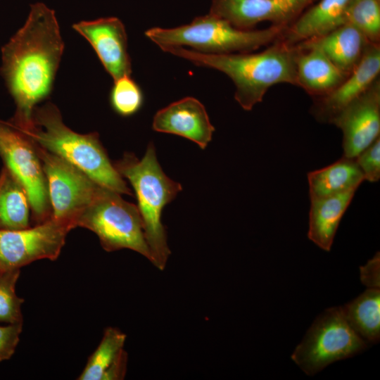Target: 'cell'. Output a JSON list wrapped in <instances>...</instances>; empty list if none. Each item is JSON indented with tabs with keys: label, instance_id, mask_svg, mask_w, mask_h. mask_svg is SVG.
Segmentation results:
<instances>
[{
	"label": "cell",
	"instance_id": "4fadbf2b",
	"mask_svg": "<svg viewBox=\"0 0 380 380\" xmlns=\"http://www.w3.org/2000/svg\"><path fill=\"white\" fill-rule=\"evenodd\" d=\"M379 72L380 44L368 43L360 61L346 79L328 94L315 98L310 113L317 121L331 124L379 77Z\"/></svg>",
	"mask_w": 380,
	"mask_h": 380
},
{
	"label": "cell",
	"instance_id": "2e32d148",
	"mask_svg": "<svg viewBox=\"0 0 380 380\" xmlns=\"http://www.w3.org/2000/svg\"><path fill=\"white\" fill-rule=\"evenodd\" d=\"M351 0H320L283 31L279 40L289 45L320 37L346 23Z\"/></svg>",
	"mask_w": 380,
	"mask_h": 380
},
{
	"label": "cell",
	"instance_id": "5b68a950",
	"mask_svg": "<svg viewBox=\"0 0 380 380\" xmlns=\"http://www.w3.org/2000/svg\"><path fill=\"white\" fill-rule=\"evenodd\" d=\"M286 27L243 30L212 13L174 28L153 27L145 35L159 47L186 46L210 54L251 52L279 39Z\"/></svg>",
	"mask_w": 380,
	"mask_h": 380
},
{
	"label": "cell",
	"instance_id": "83f0119b",
	"mask_svg": "<svg viewBox=\"0 0 380 380\" xmlns=\"http://www.w3.org/2000/svg\"><path fill=\"white\" fill-rule=\"evenodd\" d=\"M23 324L0 325V362L9 360L20 341Z\"/></svg>",
	"mask_w": 380,
	"mask_h": 380
},
{
	"label": "cell",
	"instance_id": "52a82bcc",
	"mask_svg": "<svg viewBox=\"0 0 380 380\" xmlns=\"http://www.w3.org/2000/svg\"><path fill=\"white\" fill-rule=\"evenodd\" d=\"M367 343L350 327L341 308L333 307L315 319L291 358L306 374L314 375L336 361L363 351Z\"/></svg>",
	"mask_w": 380,
	"mask_h": 380
},
{
	"label": "cell",
	"instance_id": "f546056e",
	"mask_svg": "<svg viewBox=\"0 0 380 380\" xmlns=\"http://www.w3.org/2000/svg\"><path fill=\"white\" fill-rule=\"evenodd\" d=\"M0 274H1V272H0Z\"/></svg>",
	"mask_w": 380,
	"mask_h": 380
},
{
	"label": "cell",
	"instance_id": "3957f363",
	"mask_svg": "<svg viewBox=\"0 0 380 380\" xmlns=\"http://www.w3.org/2000/svg\"><path fill=\"white\" fill-rule=\"evenodd\" d=\"M32 122L30 129L22 132L35 144L77 167L101 186L120 194L132 195L110 160L97 132L82 134L72 131L64 124L59 109L51 102L35 107Z\"/></svg>",
	"mask_w": 380,
	"mask_h": 380
},
{
	"label": "cell",
	"instance_id": "277c9868",
	"mask_svg": "<svg viewBox=\"0 0 380 380\" xmlns=\"http://www.w3.org/2000/svg\"><path fill=\"white\" fill-rule=\"evenodd\" d=\"M113 165L134 189L151 263L159 270H163L171 252L161 221L162 213L164 207L182 191V185L163 171L152 142L141 160L132 153H125Z\"/></svg>",
	"mask_w": 380,
	"mask_h": 380
},
{
	"label": "cell",
	"instance_id": "e0dca14e",
	"mask_svg": "<svg viewBox=\"0 0 380 380\" xmlns=\"http://www.w3.org/2000/svg\"><path fill=\"white\" fill-rule=\"evenodd\" d=\"M296 86L315 98L322 96L339 85L348 75L336 66L317 47L296 44Z\"/></svg>",
	"mask_w": 380,
	"mask_h": 380
},
{
	"label": "cell",
	"instance_id": "30bf717a",
	"mask_svg": "<svg viewBox=\"0 0 380 380\" xmlns=\"http://www.w3.org/2000/svg\"><path fill=\"white\" fill-rule=\"evenodd\" d=\"M75 226L53 217L18 230H0V272L20 270L34 261L56 260Z\"/></svg>",
	"mask_w": 380,
	"mask_h": 380
},
{
	"label": "cell",
	"instance_id": "603a6c76",
	"mask_svg": "<svg viewBox=\"0 0 380 380\" xmlns=\"http://www.w3.org/2000/svg\"><path fill=\"white\" fill-rule=\"evenodd\" d=\"M127 336L118 328L105 329L99 346L89 356L78 380H103L110 368L125 350Z\"/></svg>",
	"mask_w": 380,
	"mask_h": 380
},
{
	"label": "cell",
	"instance_id": "5bb4252c",
	"mask_svg": "<svg viewBox=\"0 0 380 380\" xmlns=\"http://www.w3.org/2000/svg\"><path fill=\"white\" fill-rule=\"evenodd\" d=\"M72 28L91 45L113 80L132 73L127 36L123 23L109 17L75 23Z\"/></svg>",
	"mask_w": 380,
	"mask_h": 380
},
{
	"label": "cell",
	"instance_id": "8992f818",
	"mask_svg": "<svg viewBox=\"0 0 380 380\" xmlns=\"http://www.w3.org/2000/svg\"><path fill=\"white\" fill-rule=\"evenodd\" d=\"M76 226L96 234L107 252L130 249L151 262L139 209L124 200L120 194L101 186L77 217Z\"/></svg>",
	"mask_w": 380,
	"mask_h": 380
},
{
	"label": "cell",
	"instance_id": "6da1fadb",
	"mask_svg": "<svg viewBox=\"0 0 380 380\" xmlns=\"http://www.w3.org/2000/svg\"><path fill=\"white\" fill-rule=\"evenodd\" d=\"M63 49L54 11L32 4L24 25L1 49V73L16 106L8 122L20 130L33 126L34 109L51 94Z\"/></svg>",
	"mask_w": 380,
	"mask_h": 380
},
{
	"label": "cell",
	"instance_id": "44dd1931",
	"mask_svg": "<svg viewBox=\"0 0 380 380\" xmlns=\"http://www.w3.org/2000/svg\"><path fill=\"white\" fill-rule=\"evenodd\" d=\"M31 208L23 186L4 166L0 172V230L30 227Z\"/></svg>",
	"mask_w": 380,
	"mask_h": 380
},
{
	"label": "cell",
	"instance_id": "f1b7e54d",
	"mask_svg": "<svg viewBox=\"0 0 380 380\" xmlns=\"http://www.w3.org/2000/svg\"><path fill=\"white\" fill-rule=\"evenodd\" d=\"M379 262L378 252L365 265L360 267V279L368 288L379 289Z\"/></svg>",
	"mask_w": 380,
	"mask_h": 380
},
{
	"label": "cell",
	"instance_id": "7a4b0ae2",
	"mask_svg": "<svg viewBox=\"0 0 380 380\" xmlns=\"http://www.w3.org/2000/svg\"><path fill=\"white\" fill-rule=\"evenodd\" d=\"M160 48L195 65L224 73L234 84L235 100L247 111L260 103L273 85L286 83L296 86L298 46L287 44L279 39L258 53L210 54L179 46Z\"/></svg>",
	"mask_w": 380,
	"mask_h": 380
},
{
	"label": "cell",
	"instance_id": "ffe728a7",
	"mask_svg": "<svg viewBox=\"0 0 380 380\" xmlns=\"http://www.w3.org/2000/svg\"><path fill=\"white\" fill-rule=\"evenodd\" d=\"M364 180L362 172L355 159L343 156L327 167L308 172L310 198L357 191Z\"/></svg>",
	"mask_w": 380,
	"mask_h": 380
},
{
	"label": "cell",
	"instance_id": "cb8c5ba5",
	"mask_svg": "<svg viewBox=\"0 0 380 380\" xmlns=\"http://www.w3.org/2000/svg\"><path fill=\"white\" fill-rule=\"evenodd\" d=\"M345 17L369 43L380 44L379 0H351Z\"/></svg>",
	"mask_w": 380,
	"mask_h": 380
},
{
	"label": "cell",
	"instance_id": "9c48e42d",
	"mask_svg": "<svg viewBox=\"0 0 380 380\" xmlns=\"http://www.w3.org/2000/svg\"><path fill=\"white\" fill-rule=\"evenodd\" d=\"M35 146L46 179L51 217L70 222L77 227V217L101 186L63 158L37 144Z\"/></svg>",
	"mask_w": 380,
	"mask_h": 380
},
{
	"label": "cell",
	"instance_id": "d6986e66",
	"mask_svg": "<svg viewBox=\"0 0 380 380\" xmlns=\"http://www.w3.org/2000/svg\"><path fill=\"white\" fill-rule=\"evenodd\" d=\"M368 43L357 28L345 23L320 37L300 44L317 47L340 70L350 73L360 61Z\"/></svg>",
	"mask_w": 380,
	"mask_h": 380
},
{
	"label": "cell",
	"instance_id": "4316f807",
	"mask_svg": "<svg viewBox=\"0 0 380 380\" xmlns=\"http://www.w3.org/2000/svg\"><path fill=\"white\" fill-rule=\"evenodd\" d=\"M354 159L365 180L369 182H378L380 179V137L376 139Z\"/></svg>",
	"mask_w": 380,
	"mask_h": 380
},
{
	"label": "cell",
	"instance_id": "7402d4cb",
	"mask_svg": "<svg viewBox=\"0 0 380 380\" xmlns=\"http://www.w3.org/2000/svg\"><path fill=\"white\" fill-rule=\"evenodd\" d=\"M346 320L367 343H376L380 338V291L368 288L358 297L341 306Z\"/></svg>",
	"mask_w": 380,
	"mask_h": 380
},
{
	"label": "cell",
	"instance_id": "d4e9b609",
	"mask_svg": "<svg viewBox=\"0 0 380 380\" xmlns=\"http://www.w3.org/2000/svg\"><path fill=\"white\" fill-rule=\"evenodd\" d=\"M20 270L0 274V322L6 324H23L22 305L25 300L17 296L15 285Z\"/></svg>",
	"mask_w": 380,
	"mask_h": 380
},
{
	"label": "cell",
	"instance_id": "9a60e30c",
	"mask_svg": "<svg viewBox=\"0 0 380 380\" xmlns=\"http://www.w3.org/2000/svg\"><path fill=\"white\" fill-rule=\"evenodd\" d=\"M153 129L176 134L195 142L205 149L215 127L204 106L194 97H185L159 110L153 117Z\"/></svg>",
	"mask_w": 380,
	"mask_h": 380
},
{
	"label": "cell",
	"instance_id": "8fae6325",
	"mask_svg": "<svg viewBox=\"0 0 380 380\" xmlns=\"http://www.w3.org/2000/svg\"><path fill=\"white\" fill-rule=\"evenodd\" d=\"M343 134V156L355 158L380 134V80L378 77L357 99L331 121Z\"/></svg>",
	"mask_w": 380,
	"mask_h": 380
},
{
	"label": "cell",
	"instance_id": "ba28073f",
	"mask_svg": "<svg viewBox=\"0 0 380 380\" xmlns=\"http://www.w3.org/2000/svg\"><path fill=\"white\" fill-rule=\"evenodd\" d=\"M0 156L25 190L34 224L51 217L46 177L34 142L8 121L0 120Z\"/></svg>",
	"mask_w": 380,
	"mask_h": 380
},
{
	"label": "cell",
	"instance_id": "7c38bea8",
	"mask_svg": "<svg viewBox=\"0 0 380 380\" xmlns=\"http://www.w3.org/2000/svg\"><path fill=\"white\" fill-rule=\"evenodd\" d=\"M313 1L213 0L210 13L243 30H251L262 22L286 27Z\"/></svg>",
	"mask_w": 380,
	"mask_h": 380
},
{
	"label": "cell",
	"instance_id": "ac0fdd59",
	"mask_svg": "<svg viewBox=\"0 0 380 380\" xmlns=\"http://www.w3.org/2000/svg\"><path fill=\"white\" fill-rule=\"evenodd\" d=\"M356 191L310 198L308 239L319 248L329 251L345 212Z\"/></svg>",
	"mask_w": 380,
	"mask_h": 380
},
{
	"label": "cell",
	"instance_id": "484cf974",
	"mask_svg": "<svg viewBox=\"0 0 380 380\" xmlns=\"http://www.w3.org/2000/svg\"><path fill=\"white\" fill-rule=\"evenodd\" d=\"M110 102L118 115L131 116L142 106V91L130 75H126L114 80L110 94Z\"/></svg>",
	"mask_w": 380,
	"mask_h": 380
}]
</instances>
